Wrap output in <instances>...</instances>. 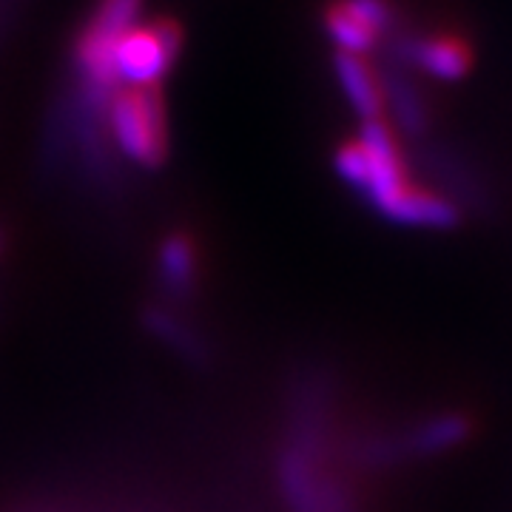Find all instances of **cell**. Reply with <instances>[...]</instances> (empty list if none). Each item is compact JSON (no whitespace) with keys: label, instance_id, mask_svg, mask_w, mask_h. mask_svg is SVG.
<instances>
[{"label":"cell","instance_id":"2","mask_svg":"<svg viewBox=\"0 0 512 512\" xmlns=\"http://www.w3.org/2000/svg\"><path fill=\"white\" fill-rule=\"evenodd\" d=\"M114 148L143 168L163 165L168 154V126L160 89H117L106 103Z\"/></svg>","mask_w":512,"mask_h":512},{"label":"cell","instance_id":"1","mask_svg":"<svg viewBox=\"0 0 512 512\" xmlns=\"http://www.w3.org/2000/svg\"><path fill=\"white\" fill-rule=\"evenodd\" d=\"M330 387L302 370L288 390L285 433L276 447V493L285 512H359L345 481L328 467Z\"/></svg>","mask_w":512,"mask_h":512},{"label":"cell","instance_id":"8","mask_svg":"<svg viewBox=\"0 0 512 512\" xmlns=\"http://www.w3.org/2000/svg\"><path fill=\"white\" fill-rule=\"evenodd\" d=\"M6 512H180L171 504L120 493H49L23 498Z\"/></svg>","mask_w":512,"mask_h":512},{"label":"cell","instance_id":"10","mask_svg":"<svg viewBox=\"0 0 512 512\" xmlns=\"http://www.w3.org/2000/svg\"><path fill=\"white\" fill-rule=\"evenodd\" d=\"M416 60L424 72L436 74L441 80H458L467 74L473 63L470 46L456 35H433L416 43Z\"/></svg>","mask_w":512,"mask_h":512},{"label":"cell","instance_id":"9","mask_svg":"<svg viewBox=\"0 0 512 512\" xmlns=\"http://www.w3.org/2000/svg\"><path fill=\"white\" fill-rule=\"evenodd\" d=\"M336 74L339 83L345 89V97L350 100V106L359 111L362 120H382V103L384 92L376 80L373 69L365 63V57L359 55H336Z\"/></svg>","mask_w":512,"mask_h":512},{"label":"cell","instance_id":"7","mask_svg":"<svg viewBox=\"0 0 512 512\" xmlns=\"http://www.w3.org/2000/svg\"><path fill=\"white\" fill-rule=\"evenodd\" d=\"M140 319H143V328H146L165 350L183 356L188 365L205 367L211 362L214 348H211L208 336L185 316L183 308L168 305V302L160 299V302L146 305V311H143Z\"/></svg>","mask_w":512,"mask_h":512},{"label":"cell","instance_id":"3","mask_svg":"<svg viewBox=\"0 0 512 512\" xmlns=\"http://www.w3.org/2000/svg\"><path fill=\"white\" fill-rule=\"evenodd\" d=\"M140 15V0H100L97 12L77 40V66L92 92V100H109L117 92L114 49Z\"/></svg>","mask_w":512,"mask_h":512},{"label":"cell","instance_id":"4","mask_svg":"<svg viewBox=\"0 0 512 512\" xmlns=\"http://www.w3.org/2000/svg\"><path fill=\"white\" fill-rule=\"evenodd\" d=\"M183 49V29L174 20L131 26L114 49V74L123 89H157Z\"/></svg>","mask_w":512,"mask_h":512},{"label":"cell","instance_id":"6","mask_svg":"<svg viewBox=\"0 0 512 512\" xmlns=\"http://www.w3.org/2000/svg\"><path fill=\"white\" fill-rule=\"evenodd\" d=\"M157 288L168 305H185L191 296H197L202 285V262L197 242L185 231H174L160 239L157 248Z\"/></svg>","mask_w":512,"mask_h":512},{"label":"cell","instance_id":"5","mask_svg":"<svg viewBox=\"0 0 512 512\" xmlns=\"http://www.w3.org/2000/svg\"><path fill=\"white\" fill-rule=\"evenodd\" d=\"M390 23L384 0H333L325 9V29L345 55L365 57Z\"/></svg>","mask_w":512,"mask_h":512}]
</instances>
